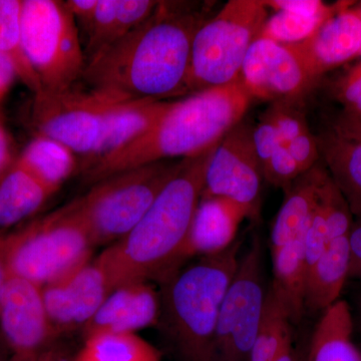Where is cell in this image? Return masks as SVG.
<instances>
[{
  "mask_svg": "<svg viewBox=\"0 0 361 361\" xmlns=\"http://www.w3.org/2000/svg\"><path fill=\"white\" fill-rule=\"evenodd\" d=\"M16 159L13 140H11L6 125L0 118V177L11 168Z\"/></svg>",
  "mask_w": 361,
  "mask_h": 361,
  "instance_id": "cell-35",
  "label": "cell"
},
{
  "mask_svg": "<svg viewBox=\"0 0 361 361\" xmlns=\"http://www.w3.org/2000/svg\"><path fill=\"white\" fill-rule=\"evenodd\" d=\"M245 219H251L250 213L236 202L222 197L201 198L180 252V264L195 256L216 255L229 248Z\"/></svg>",
  "mask_w": 361,
  "mask_h": 361,
  "instance_id": "cell-17",
  "label": "cell"
},
{
  "mask_svg": "<svg viewBox=\"0 0 361 361\" xmlns=\"http://www.w3.org/2000/svg\"><path fill=\"white\" fill-rule=\"evenodd\" d=\"M350 266H349V278L361 280V218L353 221L350 235Z\"/></svg>",
  "mask_w": 361,
  "mask_h": 361,
  "instance_id": "cell-33",
  "label": "cell"
},
{
  "mask_svg": "<svg viewBox=\"0 0 361 361\" xmlns=\"http://www.w3.org/2000/svg\"><path fill=\"white\" fill-rule=\"evenodd\" d=\"M75 156L61 142L37 134L18 157L32 174L56 193L77 170Z\"/></svg>",
  "mask_w": 361,
  "mask_h": 361,
  "instance_id": "cell-25",
  "label": "cell"
},
{
  "mask_svg": "<svg viewBox=\"0 0 361 361\" xmlns=\"http://www.w3.org/2000/svg\"><path fill=\"white\" fill-rule=\"evenodd\" d=\"M161 300L148 281L122 285L109 294L101 307L84 326L85 338L102 332L135 334L160 320Z\"/></svg>",
  "mask_w": 361,
  "mask_h": 361,
  "instance_id": "cell-16",
  "label": "cell"
},
{
  "mask_svg": "<svg viewBox=\"0 0 361 361\" xmlns=\"http://www.w3.org/2000/svg\"><path fill=\"white\" fill-rule=\"evenodd\" d=\"M253 142L266 182L285 191L302 175L266 111L253 127Z\"/></svg>",
  "mask_w": 361,
  "mask_h": 361,
  "instance_id": "cell-24",
  "label": "cell"
},
{
  "mask_svg": "<svg viewBox=\"0 0 361 361\" xmlns=\"http://www.w3.org/2000/svg\"><path fill=\"white\" fill-rule=\"evenodd\" d=\"M20 30L23 51L44 92H65L82 78L85 51L63 1L23 0Z\"/></svg>",
  "mask_w": 361,
  "mask_h": 361,
  "instance_id": "cell-9",
  "label": "cell"
},
{
  "mask_svg": "<svg viewBox=\"0 0 361 361\" xmlns=\"http://www.w3.org/2000/svg\"><path fill=\"white\" fill-rule=\"evenodd\" d=\"M240 80L252 99H304L316 84L290 44L258 37L252 44Z\"/></svg>",
  "mask_w": 361,
  "mask_h": 361,
  "instance_id": "cell-13",
  "label": "cell"
},
{
  "mask_svg": "<svg viewBox=\"0 0 361 361\" xmlns=\"http://www.w3.org/2000/svg\"><path fill=\"white\" fill-rule=\"evenodd\" d=\"M94 245L73 202L56 212L0 235L4 275L47 286L90 261Z\"/></svg>",
  "mask_w": 361,
  "mask_h": 361,
  "instance_id": "cell-5",
  "label": "cell"
},
{
  "mask_svg": "<svg viewBox=\"0 0 361 361\" xmlns=\"http://www.w3.org/2000/svg\"><path fill=\"white\" fill-rule=\"evenodd\" d=\"M329 176L324 164L317 163L299 176L285 190L284 200L273 222L270 234V250H277L305 236L324 180Z\"/></svg>",
  "mask_w": 361,
  "mask_h": 361,
  "instance_id": "cell-18",
  "label": "cell"
},
{
  "mask_svg": "<svg viewBox=\"0 0 361 361\" xmlns=\"http://www.w3.org/2000/svg\"><path fill=\"white\" fill-rule=\"evenodd\" d=\"M18 78V71L11 59L0 52V106Z\"/></svg>",
  "mask_w": 361,
  "mask_h": 361,
  "instance_id": "cell-36",
  "label": "cell"
},
{
  "mask_svg": "<svg viewBox=\"0 0 361 361\" xmlns=\"http://www.w3.org/2000/svg\"><path fill=\"white\" fill-rule=\"evenodd\" d=\"M71 361H161V353L135 334L102 332L87 337Z\"/></svg>",
  "mask_w": 361,
  "mask_h": 361,
  "instance_id": "cell-27",
  "label": "cell"
},
{
  "mask_svg": "<svg viewBox=\"0 0 361 361\" xmlns=\"http://www.w3.org/2000/svg\"><path fill=\"white\" fill-rule=\"evenodd\" d=\"M216 146L200 155L183 159L179 171L132 231L96 259L113 290L155 278L166 281L177 272Z\"/></svg>",
  "mask_w": 361,
  "mask_h": 361,
  "instance_id": "cell-2",
  "label": "cell"
},
{
  "mask_svg": "<svg viewBox=\"0 0 361 361\" xmlns=\"http://www.w3.org/2000/svg\"><path fill=\"white\" fill-rule=\"evenodd\" d=\"M82 32L87 30L96 13L99 0H68L63 2Z\"/></svg>",
  "mask_w": 361,
  "mask_h": 361,
  "instance_id": "cell-32",
  "label": "cell"
},
{
  "mask_svg": "<svg viewBox=\"0 0 361 361\" xmlns=\"http://www.w3.org/2000/svg\"><path fill=\"white\" fill-rule=\"evenodd\" d=\"M266 111L302 174L319 163V149L308 126L304 99L275 102Z\"/></svg>",
  "mask_w": 361,
  "mask_h": 361,
  "instance_id": "cell-23",
  "label": "cell"
},
{
  "mask_svg": "<svg viewBox=\"0 0 361 361\" xmlns=\"http://www.w3.org/2000/svg\"><path fill=\"white\" fill-rule=\"evenodd\" d=\"M349 235L332 240L306 275L305 310L323 312L339 300L344 284L349 278Z\"/></svg>",
  "mask_w": 361,
  "mask_h": 361,
  "instance_id": "cell-21",
  "label": "cell"
},
{
  "mask_svg": "<svg viewBox=\"0 0 361 361\" xmlns=\"http://www.w3.org/2000/svg\"><path fill=\"white\" fill-rule=\"evenodd\" d=\"M264 180L253 142V127L241 121L214 149L201 198L222 197L245 207L251 219L259 216Z\"/></svg>",
  "mask_w": 361,
  "mask_h": 361,
  "instance_id": "cell-11",
  "label": "cell"
},
{
  "mask_svg": "<svg viewBox=\"0 0 361 361\" xmlns=\"http://www.w3.org/2000/svg\"><path fill=\"white\" fill-rule=\"evenodd\" d=\"M360 361H361V349H360Z\"/></svg>",
  "mask_w": 361,
  "mask_h": 361,
  "instance_id": "cell-43",
  "label": "cell"
},
{
  "mask_svg": "<svg viewBox=\"0 0 361 361\" xmlns=\"http://www.w3.org/2000/svg\"><path fill=\"white\" fill-rule=\"evenodd\" d=\"M334 94L343 106L342 113L361 118V61L337 80Z\"/></svg>",
  "mask_w": 361,
  "mask_h": 361,
  "instance_id": "cell-30",
  "label": "cell"
},
{
  "mask_svg": "<svg viewBox=\"0 0 361 361\" xmlns=\"http://www.w3.org/2000/svg\"><path fill=\"white\" fill-rule=\"evenodd\" d=\"M353 334L350 308L338 300L323 311L311 338L307 361H360V349Z\"/></svg>",
  "mask_w": 361,
  "mask_h": 361,
  "instance_id": "cell-22",
  "label": "cell"
},
{
  "mask_svg": "<svg viewBox=\"0 0 361 361\" xmlns=\"http://www.w3.org/2000/svg\"><path fill=\"white\" fill-rule=\"evenodd\" d=\"M290 313L284 301L270 286L257 337L248 361H276L293 348Z\"/></svg>",
  "mask_w": 361,
  "mask_h": 361,
  "instance_id": "cell-26",
  "label": "cell"
},
{
  "mask_svg": "<svg viewBox=\"0 0 361 361\" xmlns=\"http://www.w3.org/2000/svg\"><path fill=\"white\" fill-rule=\"evenodd\" d=\"M353 4L325 21L307 39L290 44L316 85L325 73L360 58L361 18Z\"/></svg>",
  "mask_w": 361,
  "mask_h": 361,
  "instance_id": "cell-15",
  "label": "cell"
},
{
  "mask_svg": "<svg viewBox=\"0 0 361 361\" xmlns=\"http://www.w3.org/2000/svg\"><path fill=\"white\" fill-rule=\"evenodd\" d=\"M263 245L254 236L239 259L236 272L226 291L218 318L215 361H248L267 297Z\"/></svg>",
  "mask_w": 361,
  "mask_h": 361,
  "instance_id": "cell-10",
  "label": "cell"
},
{
  "mask_svg": "<svg viewBox=\"0 0 361 361\" xmlns=\"http://www.w3.org/2000/svg\"><path fill=\"white\" fill-rule=\"evenodd\" d=\"M182 160L157 161L111 176L73 201L94 245L114 244L129 234L179 171Z\"/></svg>",
  "mask_w": 361,
  "mask_h": 361,
  "instance_id": "cell-6",
  "label": "cell"
},
{
  "mask_svg": "<svg viewBox=\"0 0 361 361\" xmlns=\"http://www.w3.org/2000/svg\"><path fill=\"white\" fill-rule=\"evenodd\" d=\"M358 306H360V312L361 314V298L360 299V302H358Z\"/></svg>",
  "mask_w": 361,
  "mask_h": 361,
  "instance_id": "cell-42",
  "label": "cell"
},
{
  "mask_svg": "<svg viewBox=\"0 0 361 361\" xmlns=\"http://www.w3.org/2000/svg\"><path fill=\"white\" fill-rule=\"evenodd\" d=\"M207 20L184 2L160 1L148 20L87 59L82 78L133 99L185 96L194 37Z\"/></svg>",
  "mask_w": 361,
  "mask_h": 361,
  "instance_id": "cell-1",
  "label": "cell"
},
{
  "mask_svg": "<svg viewBox=\"0 0 361 361\" xmlns=\"http://www.w3.org/2000/svg\"><path fill=\"white\" fill-rule=\"evenodd\" d=\"M0 326L11 353L9 361H39L58 336L45 310L42 288L13 275H4Z\"/></svg>",
  "mask_w": 361,
  "mask_h": 361,
  "instance_id": "cell-12",
  "label": "cell"
},
{
  "mask_svg": "<svg viewBox=\"0 0 361 361\" xmlns=\"http://www.w3.org/2000/svg\"><path fill=\"white\" fill-rule=\"evenodd\" d=\"M39 361H71L68 360V355L63 349L58 348V346H49L47 350L40 356Z\"/></svg>",
  "mask_w": 361,
  "mask_h": 361,
  "instance_id": "cell-37",
  "label": "cell"
},
{
  "mask_svg": "<svg viewBox=\"0 0 361 361\" xmlns=\"http://www.w3.org/2000/svg\"><path fill=\"white\" fill-rule=\"evenodd\" d=\"M54 194L16 157L0 177V235L30 219Z\"/></svg>",
  "mask_w": 361,
  "mask_h": 361,
  "instance_id": "cell-19",
  "label": "cell"
},
{
  "mask_svg": "<svg viewBox=\"0 0 361 361\" xmlns=\"http://www.w3.org/2000/svg\"><path fill=\"white\" fill-rule=\"evenodd\" d=\"M132 99L94 89L42 90L33 96L30 121L37 134L84 156L85 167L99 158L118 116Z\"/></svg>",
  "mask_w": 361,
  "mask_h": 361,
  "instance_id": "cell-7",
  "label": "cell"
},
{
  "mask_svg": "<svg viewBox=\"0 0 361 361\" xmlns=\"http://www.w3.org/2000/svg\"><path fill=\"white\" fill-rule=\"evenodd\" d=\"M276 361H298V360H297L295 351L292 348L291 350L287 351L283 355L280 356Z\"/></svg>",
  "mask_w": 361,
  "mask_h": 361,
  "instance_id": "cell-38",
  "label": "cell"
},
{
  "mask_svg": "<svg viewBox=\"0 0 361 361\" xmlns=\"http://www.w3.org/2000/svg\"><path fill=\"white\" fill-rule=\"evenodd\" d=\"M111 291L109 278L96 260L42 288L45 310L56 334L85 326Z\"/></svg>",
  "mask_w": 361,
  "mask_h": 361,
  "instance_id": "cell-14",
  "label": "cell"
},
{
  "mask_svg": "<svg viewBox=\"0 0 361 361\" xmlns=\"http://www.w3.org/2000/svg\"><path fill=\"white\" fill-rule=\"evenodd\" d=\"M331 129L343 137L361 142V118L341 113L337 116Z\"/></svg>",
  "mask_w": 361,
  "mask_h": 361,
  "instance_id": "cell-34",
  "label": "cell"
},
{
  "mask_svg": "<svg viewBox=\"0 0 361 361\" xmlns=\"http://www.w3.org/2000/svg\"><path fill=\"white\" fill-rule=\"evenodd\" d=\"M320 159L348 202L353 218H361V142L329 129L316 135Z\"/></svg>",
  "mask_w": 361,
  "mask_h": 361,
  "instance_id": "cell-20",
  "label": "cell"
},
{
  "mask_svg": "<svg viewBox=\"0 0 361 361\" xmlns=\"http://www.w3.org/2000/svg\"><path fill=\"white\" fill-rule=\"evenodd\" d=\"M6 361H9V360H6Z\"/></svg>",
  "mask_w": 361,
  "mask_h": 361,
  "instance_id": "cell-44",
  "label": "cell"
},
{
  "mask_svg": "<svg viewBox=\"0 0 361 361\" xmlns=\"http://www.w3.org/2000/svg\"><path fill=\"white\" fill-rule=\"evenodd\" d=\"M264 4L268 9L274 11H285L317 18L334 16L353 2L339 1L334 4H327L320 0H264Z\"/></svg>",
  "mask_w": 361,
  "mask_h": 361,
  "instance_id": "cell-31",
  "label": "cell"
},
{
  "mask_svg": "<svg viewBox=\"0 0 361 361\" xmlns=\"http://www.w3.org/2000/svg\"><path fill=\"white\" fill-rule=\"evenodd\" d=\"M264 0H230L199 28L190 63L189 94L239 80L252 44L269 13Z\"/></svg>",
  "mask_w": 361,
  "mask_h": 361,
  "instance_id": "cell-8",
  "label": "cell"
},
{
  "mask_svg": "<svg viewBox=\"0 0 361 361\" xmlns=\"http://www.w3.org/2000/svg\"><path fill=\"white\" fill-rule=\"evenodd\" d=\"M355 11H357V13L360 14V18H361V4L357 7H355ZM360 58H361V51H360Z\"/></svg>",
  "mask_w": 361,
  "mask_h": 361,
  "instance_id": "cell-41",
  "label": "cell"
},
{
  "mask_svg": "<svg viewBox=\"0 0 361 361\" xmlns=\"http://www.w3.org/2000/svg\"><path fill=\"white\" fill-rule=\"evenodd\" d=\"M241 242L201 257L166 280L163 310L171 338L184 361H215L218 318L239 263Z\"/></svg>",
  "mask_w": 361,
  "mask_h": 361,
  "instance_id": "cell-4",
  "label": "cell"
},
{
  "mask_svg": "<svg viewBox=\"0 0 361 361\" xmlns=\"http://www.w3.org/2000/svg\"><path fill=\"white\" fill-rule=\"evenodd\" d=\"M4 282V265H2L1 258H0V295H1L2 286Z\"/></svg>",
  "mask_w": 361,
  "mask_h": 361,
  "instance_id": "cell-39",
  "label": "cell"
},
{
  "mask_svg": "<svg viewBox=\"0 0 361 361\" xmlns=\"http://www.w3.org/2000/svg\"><path fill=\"white\" fill-rule=\"evenodd\" d=\"M252 101L240 78L174 101L144 134L82 169L84 179L94 185L130 169L200 155L243 121Z\"/></svg>",
  "mask_w": 361,
  "mask_h": 361,
  "instance_id": "cell-3",
  "label": "cell"
},
{
  "mask_svg": "<svg viewBox=\"0 0 361 361\" xmlns=\"http://www.w3.org/2000/svg\"><path fill=\"white\" fill-rule=\"evenodd\" d=\"M332 16H311L274 11L268 16L258 37L283 44H293L310 37Z\"/></svg>",
  "mask_w": 361,
  "mask_h": 361,
  "instance_id": "cell-29",
  "label": "cell"
},
{
  "mask_svg": "<svg viewBox=\"0 0 361 361\" xmlns=\"http://www.w3.org/2000/svg\"><path fill=\"white\" fill-rule=\"evenodd\" d=\"M8 360H6V355H4V351L1 350V348H0V361H6Z\"/></svg>",
  "mask_w": 361,
  "mask_h": 361,
  "instance_id": "cell-40",
  "label": "cell"
},
{
  "mask_svg": "<svg viewBox=\"0 0 361 361\" xmlns=\"http://www.w3.org/2000/svg\"><path fill=\"white\" fill-rule=\"evenodd\" d=\"M21 2L23 0H0V52L11 59L18 78L35 96L42 92V87L21 44Z\"/></svg>",
  "mask_w": 361,
  "mask_h": 361,
  "instance_id": "cell-28",
  "label": "cell"
}]
</instances>
